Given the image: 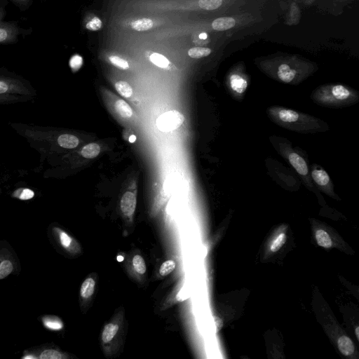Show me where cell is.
Returning a JSON list of instances; mask_svg holds the SVG:
<instances>
[{"instance_id":"cell-5","label":"cell","mask_w":359,"mask_h":359,"mask_svg":"<svg viewBox=\"0 0 359 359\" xmlns=\"http://www.w3.org/2000/svg\"><path fill=\"white\" fill-rule=\"evenodd\" d=\"M123 332V315L118 313L103 327L100 340L104 354L111 357L116 353L121 346Z\"/></svg>"},{"instance_id":"cell-14","label":"cell","mask_w":359,"mask_h":359,"mask_svg":"<svg viewBox=\"0 0 359 359\" xmlns=\"http://www.w3.org/2000/svg\"><path fill=\"white\" fill-rule=\"evenodd\" d=\"M297 72L290 68V67L287 64H282L278 67L277 75L279 79L284 83H290L292 82Z\"/></svg>"},{"instance_id":"cell-42","label":"cell","mask_w":359,"mask_h":359,"mask_svg":"<svg viewBox=\"0 0 359 359\" xmlns=\"http://www.w3.org/2000/svg\"><path fill=\"white\" fill-rule=\"evenodd\" d=\"M1 193H2V189L1 187V184H0V195L1 194Z\"/></svg>"},{"instance_id":"cell-30","label":"cell","mask_w":359,"mask_h":359,"mask_svg":"<svg viewBox=\"0 0 359 359\" xmlns=\"http://www.w3.org/2000/svg\"><path fill=\"white\" fill-rule=\"evenodd\" d=\"M149 59L152 63L161 68H165L169 65L168 60L163 55L157 53H152Z\"/></svg>"},{"instance_id":"cell-22","label":"cell","mask_w":359,"mask_h":359,"mask_svg":"<svg viewBox=\"0 0 359 359\" xmlns=\"http://www.w3.org/2000/svg\"><path fill=\"white\" fill-rule=\"evenodd\" d=\"M34 190L28 187H19L15 189L11 194V196L20 200L27 201L34 197Z\"/></svg>"},{"instance_id":"cell-39","label":"cell","mask_w":359,"mask_h":359,"mask_svg":"<svg viewBox=\"0 0 359 359\" xmlns=\"http://www.w3.org/2000/svg\"><path fill=\"white\" fill-rule=\"evenodd\" d=\"M135 140H136V137H135V135H130V137H129V142H130V143H133Z\"/></svg>"},{"instance_id":"cell-16","label":"cell","mask_w":359,"mask_h":359,"mask_svg":"<svg viewBox=\"0 0 359 359\" xmlns=\"http://www.w3.org/2000/svg\"><path fill=\"white\" fill-rule=\"evenodd\" d=\"M229 84L231 90L238 94L244 93L248 86L246 80L238 74L231 76Z\"/></svg>"},{"instance_id":"cell-13","label":"cell","mask_w":359,"mask_h":359,"mask_svg":"<svg viewBox=\"0 0 359 359\" xmlns=\"http://www.w3.org/2000/svg\"><path fill=\"white\" fill-rule=\"evenodd\" d=\"M129 268L132 274L139 279H142L147 272L146 262L143 257L139 254L133 256Z\"/></svg>"},{"instance_id":"cell-7","label":"cell","mask_w":359,"mask_h":359,"mask_svg":"<svg viewBox=\"0 0 359 359\" xmlns=\"http://www.w3.org/2000/svg\"><path fill=\"white\" fill-rule=\"evenodd\" d=\"M51 233L56 244L67 254L76 256L81 252L79 243L63 229L53 226Z\"/></svg>"},{"instance_id":"cell-32","label":"cell","mask_w":359,"mask_h":359,"mask_svg":"<svg viewBox=\"0 0 359 359\" xmlns=\"http://www.w3.org/2000/svg\"><path fill=\"white\" fill-rule=\"evenodd\" d=\"M285 242V235L282 233H280L272 242L270 246L271 252H275L278 251Z\"/></svg>"},{"instance_id":"cell-15","label":"cell","mask_w":359,"mask_h":359,"mask_svg":"<svg viewBox=\"0 0 359 359\" xmlns=\"http://www.w3.org/2000/svg\"><path fill=\"white\" fill-rule=\"evenodd\" d=\"M42 323L46 329L52 331H60L64 327L62 320L55 316H43Z\"/></svg>"},{"instance_id":"cell-38","label":"cell","mask_w":359,"mask_h":359,"mask_svg":"<svg viewBox=\"0 0 359 359\" xmlns=\"http://www.w3.org/2000/svg\"><path fill=\"white\" fill-rule=\"evenodd\" d=\"M213 320L215 323V333H218L223 327V321L222 318L217 316H213Z\"/></svg>"},{"instance_id":"cell-12","label":"cell","mask_w":359,"mask_h":359,"mask_svg":"<svg viewBox=\"0 0 359 359\" xmlns=\"http://www.w3.org/2000/svg\"><path fill=\"white\" fill-rule=\"evenodd\" d=\"M96 287V278L89 276L83 281L79 290V297L83 304L88 303L93 297Z\"/></svg>"},{"instance_id":"cell-23","label":"cell","mask_w":359,"mask_h":359,"mask_svg":"<svg viewBox=\"0 0 359 359\" xmlns=\"http://www.w3.org/2000/svg\"><path fill=\"white\" fill-rule=\"evenodd\" d=\"M115 109L118 114L123 118H130L133 115V111L131 107L123 100H118L115 102Z\"/></svg>"},{"instance_id":"cell-19","label":"cell","mask_w":359,"mask_h":359,"mask_svg":"<svg viewBox=\"0 0 359 359\" xmlns=\"http://www.w3.org/2000/svg\"><path fill=\"white\" fill-rule=\"evenodd\" d=\"M100 152V147L97 143H89L81 150L80 154L85 158H94Z\"/></svg>"},{"instance_id":"cell-17","label":"cell","mask_w":359,"mask_h":359,"mask_svg":"<svg viewBox=\"0 0 359 359\" xmlns=\"http://www.w3.org/2000/svg\"><path fill=\"white\" fill-rule=\"evenodd\" d=\"M339 351L345 356L350 355L355 351L354 344L351 339L346 336H341L337 340Z\"/></svg>"},{"instance_id":"cell-40","label":"cell","mask_w":359,"mask_h":359,"mask_svg":"<svg viewBox=\"0 0 359 359\" xmlns=\"http://www.w3.org/2000/svg\"><path fill=\"white\" fill-rule=\"evenodd\" d=\"M356 337L358 339H359V327H357L355 330Z\"/></svg>"},{"instance_id":"cell-25","label":"cell","mask_w":359,"mask_h":359,"mask_svg":"<svg viewBox=\"0 0 359 359\" xmlns=\"http://www.w3.org/2000/svg\"><path fill=\"white\" fill-rule=\"evenodd\" d=\"M32 100L29 97L13 95H0V104H15L18 102H25Z\"/></svg>"},{"instance_id":"cell-4","label":"cell","mask_w":359,"mask_h":359,"mask_svg":"<svg viewBox=\"0 0 359 359\" xmlns=\"http://www.w3.org/2000/svg\"><path fill=\"white\" fill-rule=\"evenodd\" d=\"M13 95L33 100L36 90L31 83L13 72L0 67V95Z\"/></svg>"},{"instance_id":"cell-37","label":"cell","mask_w":359,"mask_h":359,"mask_svg":"<svg viewBox=\"0 0 359 359\" xmlns=\"http://www.w3.org/2000/svg\"><path fill=\"white\" fill-rule=\"evenodd\" d=\"M188 298V290L187 287L183 286L177 293V299L180 302L184 301Z\"/></svg>"},{"instance_id":"cell-11","label":"cell","mask_w":359,"mask_h":359,"mask_svg":"<svg viewBox=\"0 0 359 359\" xmlns=\"http://www.w3.org/2000/svg\"><path fill=\"white\" fill-rule=\"evenodd\" d=\"M137 204L136 196L131 191L126 192L120 202L122 214L127 218L131 219L135 211Z\"/></svg>"},{"instance_id":"cell-34","label":"cell","mask_w":359,"mask_h":359,"mask_svg":"<svg viewBox=\"0 0 359 359\" xmlns=\"http://www.w3.org/2000/svg\"><path fill=\"white\" fill-rule=\"evenodd\" d=\"M109 61L116 67L122 69H127L129 67L128 63L126 60L119 57L118 56L112 55L109 57Z\"/></svg>"},{"instance_id":"cell-29","label":"cell","mask_w":359,"mask_h":359,"mask_svg":"<svg viewBox=\"0 0 359 359\" xmlns=\"http://www.w3.org/2000/svg\"><path fill=\"white\" fill-rule=\"evenodd\" d=\"M211 50L208 48L203 47H194L191 48L188 51V55L192 58H201L210 55Z\"/></svg>"},{"instance_id":"cell-6","label":"cell","mask_w":359,"mask_h":359,"mask_svg":"<svg viewBox=\"0 0 359 359\" xmlns=\"http://www.w3.org/2000/svg\"><path fill=\"white\" fill-rule=\"evenodd\" d=\"M8 0H0V45L16 43L20 36H27L32 33L31 27L26 29L20 27L15 20L4 21L6 15V6Z\"/></svg>"},{"instance_id":"cell-35","label":"cell","mask_w":359,"mask_h":359,"mask_svg":"<svg viewBox=\"0 0 359 359\" xmlns=\"http://www.w3.org/2000/svg\"><path fill=\"white\" fill-rule=\"evenodd\" d=\"M102 23L101 20L97 17H94L86 25L87 29L91 31L99 30L102 27Z\"/></svg>"},{"instance_id":"cell-27","label":"cell","mask_w":359,"mask_h":359,"mask_svg":"<svg viewBox=\"0 0 359 359\" xmlns=\"http://www.w3.org/2000/svg\"><path fill=\"white\" fill-rule=\"evenodd\" d=\"M115 88L124 97L128 98L133 95V88L126 81H117L115 84Z\"/></svg>"},{"instance_id":"cell-28","label":"cell","mask_w":359,"mask_h":359,"mask_svg":"<svg viewBox=\"0 0 359 359\" xmlns=\"http://www.w3.org/2000/svg\"><path fill=\"white\" fill-rule=\"evenodd\" d=\"M176 268V262L172 259H168L161 265L158 273L161 276L165 277L172 272Z\"/></svg>"},{"instance_id":"cell-20","label":"cell","mask_w":359,"mask_h":359,"mask_svg":"<svg viewBox=\"0 0 359 359\" xmlns=\"http://www.w3.org/2000/svg\"><path fill=\"white\" fill-rule=\"evenodd\" d=\"M40 359H66L69 356L59 350L55 348H47L43 350L39 356Z\"/></svg>"},{"instance_id":"cell-18","label":"cell","mask_w":359,"mask_h":359,"mask_svg":"<svg viewBox=\"0 0 359 359\" xmlns=\"http://www.w3.org/2000/svg\"><path fill=\"white\" fill-rule=\"evenodd\" d=\"M235 25L236 20L233 18L222 17L215 19L212 23V27L215 30L224 31L232 28Z\"/></svg>"},{"instance_id":"cell-26","label":"cell","mask_w":359,"mask_h":359,"mask_svg":"<svg viewBox=\"0 0 359 359\" xmlns=\"http://www.w3.org/2000/svg\"><path fill=\"white\" fill-rule=\"evenodd\" d=\"M153 25V21L149 18L139 19L131 23L132 28L136 31H146L151 29Z\"/></svg>"},{"instance_id":"cell-36","label":"cell","mask_w":359,"mask_h":359,"mask_svg":"<svg viewBox=\"0 0 359 359\" xmlns=\"http://www.w3.org/2000/svg\"><path fill=\"white\" fill-rule=\"evenodd\" d=\"M82 65V57L79 55H74L69 60V66L73 70H77Z\"/></svg>"},{"instance_id":"cell-24","label":"cell","mask_w":359,"mask_h":359,"mask_svg":"<svg viewBox=\"0 0 359 359\" xmlns=\"http://www.w3.org/2000/svg\"><path fill=\"white\" fill-rule=\"evenodd\" d=\"M316 239L318 245L329 248L332 245V241L329 234L323 229H319L316 232Z\"/></svg>"},{"instance_id":"cell-9","label":"cell","mask_w":359,"mask_h":359,"mask_svg":"<svg viewBox=\"0 0 359 359\" xmlns=\"http://www.w3.org/2000/svg\"><path fill=\"white\" fill-rule=\"evenodd\" d=\"M184 121V116L177 110L168 111L156 119V126L162 132H170L178 128Z\"/></svg>"},{"instance_id":"cell-31","label":"cell","mask_w":359,"mask_h":359,"mask_svg":"<svg viewBox=\"0 0 359 359\" xmlns=\"http://www.w3.org/2000/svg\"><path fill=\"white\" fill-rule=\"evenodd\" d=\"M222 4V0H199V6L205 10L212 11L219 8Z\"/></svg>"},{"instance_id":"cell-3","label":"cell","mask_w":359,"mask_h":359,"mask_svg":"<svg viewBox=\"0 0 359 359\" xmlns=\"http://www.w3.org/2000/svg\"><path fill=\"white\" fill-rule=\"evenodd\" d=\"M313 101L327 107H341L353 103L358 95L343 85H330L315 90L312 94Z\"/></svg>"},{"instance_id":"cell-33","label":"cell","mask_w":359,"mask_h":359,"mask_svg":"<svg viewBox=\"0 0 359 359\" xmlns=\"http://www.w3.org/2000/svg\"><path fill=\"white\" fill-rule=\"evenodd\" d=\"M9 1L22 12L28 10L34 2V0H8V1Z\"/></svg>"},{"instance_id":"cell-2","label":"cell","mask_w":359,"mask_h":359,"mask_svg":"<svg viewBox=\"0 0 359 359\" xmlns=\"http://www.w3.org/2000/svg\"><path fill=\"white\" fill-rule=\"evenodd\" d=\"M267 114L276 124L294 131L315 133L322 127L320 120L282 107H270L267 109Z\"/></svg>"},{"instance_id":"cell-1","label":"cell","mask_w":359,"mask_h":359,"mask_svg":"<svg viewBox=\"0 0 359 359\" xmlns=\"http://www.w3.org/2000/svg\"><path fill=\"white\" fill-rule=\"evenodd\" d=\"M8 125L40 154V163L36 172H40L43 168V163L61 149H72L79 144L75 135L51 126L16 122H8Z\"/></svg>"},{"instance_id":"cell-41","label":"cell","mask_w":359,"mask_h":359,"mask_svg":"<svg viewBox=\"0 0 359 359\" xmlns=\"http://www.w3.org/2000/svg\"><path fill=\"white\" fill-rule=\"evenodd\" d=\"M206 36H206V34H205V33H203L202 34H201V35H200V37H201V38H203V39L206 38Z\"/></svg>"},{"instance_id":"cell-21","label":"cell","mask_w":359,"mask_h":359,"mask_svg":"<svg viewBox=\"0 0 359 359\" xmlns=\"http://www.w3.org/2000/svg\"><path fill=\"white\" fill-rule=\"evenodd\" d=\"M14 269V262L10 258H0V280L9 276Z\"/></svg>"},{"instance_id":"cell-10","label":"cell","mask_w":359,"mask_h":359,"mask_svg":"<svg viewBox=\"0 0 359 359\" xmlns=\"http://www.w3.org/2000/svg\"><path fill=\"white\" fill-rule=\"evenodd\" d=\"M314 182L325 191L332 192V184L329 175L320 167H313L311 172Z\"/></svg>"},{"instance_id":"cell-8","label":"cell","mask_w":359,"mask_h":359,"mask_svg":"<svg viewBox=\"0 0 359 359\" xmlns=\"http://www.w3.org/2000/svg\"><path fill=\"white\" fill-rule=\"evenodd\" d=\"M281 154L287 159L288 162L294 168L296 172L304 178L308 185L312 186L311 181L309 177L308 165L305 160L299 154L290 148H282Z\"/></svg>"}]
</instances>
